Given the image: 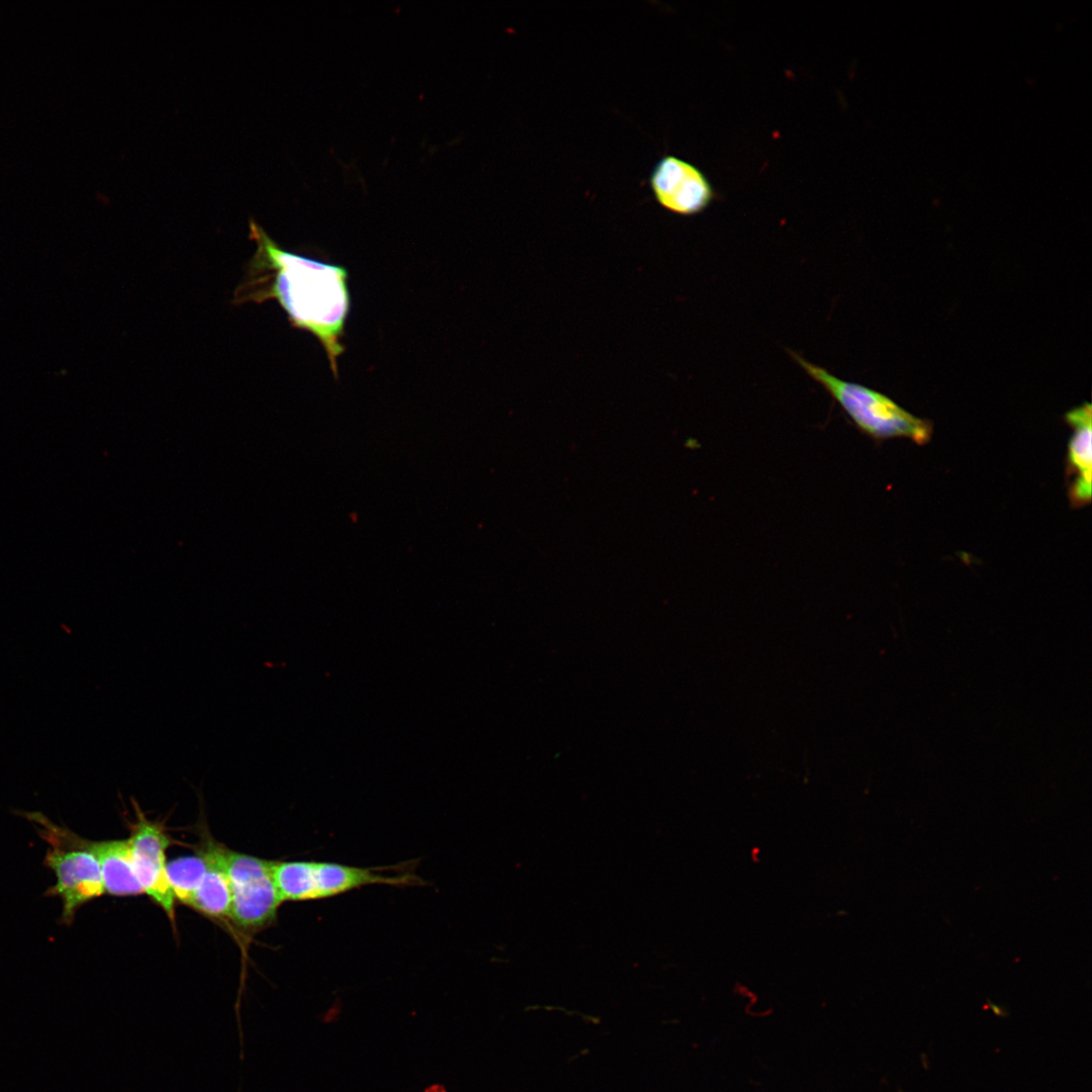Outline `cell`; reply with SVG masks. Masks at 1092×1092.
<instances>
[{
    "label": "cell",
    "mask_w": 1092,
    "mask_h": 1092,
    "mask_svg": "<svg viewBox=\"0 0 1092 1092\" xmlns=\"http://www.w3.org/2000/svg\"><path fill=\"white\" fill-rule=\"evenodd\" d=\"M249 230L256 251L236 290L235 302L276 300L292 327L309 332L321 342L337 376L350 310L347 270L283 249L254 219H250Z\"/></svg>",
    "instance_id": "cell-1"
},
{
    "label": "cell",
    "mask_w": 1092,
    "mask_h": 1092,
    "mask_svg": "<svg viewBox=\"0 0 1092 1092\" xmlns=\"http://www.w3.org/2000/svg\"><path fill=\"white\" fill-rule=\"evenodd\" d=\"M804 371L819 383L863 434L876 439L909 438L917 444L929 441L928 421L903 410L887 395L859 383L845 381L801 355L789 351Z\"/></svg>",
    "instance_id": "cell-2"
},
{
    "label": "cell",
    "mask_w": 1092,
    "mask_h": 1092,
    "mask_svg": "<svg viewBox=\"0 0 1092 1092\" xmlns=\"http://www.w3.org/2000/svg\"><path fill=\"white\" fill-rule=\"evenodd\" d=\"M390 868H360L327 861H274L273 878L283 901L331 898L365 886H416L413 873L387 875Z\"/></svg>",
    "instance_id": "cell-3"
},
{
    "label": "cell",
    "mask_w": 1092,
    "mask_h": 1092,
    "mask_svg": "<svg viewBox=\"0 0 1092 1092\" xmlns=\"http://www.w3.org/2000/svg\"><path fill=\"white\" fill-rule=\"evenodd\" d=\"M274 861L225 849L232 886L229 917L246 932H256L274 922L283 902L273 878Z\"/></svg>",
    "instance_id": "cell-4"
},
{
    "label": "cell",
    "mask_w": 1092,
    "mask_h": 1092,
    "mask_svg": "<svg viewBox=\"0 0 1092 1092\" xmlns=\"http://www.w3.org/2000/svg\"><path fill=\"white\" fill-rule=\"evenodd\" d=\"M135 821L129 823L127 839L133 870L144 893L159 905L175 923V897L167 877L166 849L172 838L162 823L147 818L138 801L131 798Z\"/></svg>",
    "instance_id": "cell-5"
},
{
    "label": "cell",
    "mask_w": 1092,
    "mask_h": 1092,
    "mask_svg": "<svg viewBox=\"0 0 1092 1092\" xmlns=\"http://www.w3.org/2000/svg\"><path fill=\"white\" fill-rule=\"evenodd\" d=\"M44 864L56 875V884L46 896L60 897L62 922L71 924L77 911L105 893L99 862L89 850L75 845L48 842Z\"/></svg>",
    "instance_id": "cell-6"
},
{
    "label": "cell",
    "mask_w": 1092,
    "mask_h": 1092,
    "mask_svg": "<svg viewBox=\"0 0 1092 1092\" xmlns=\"http://www.w3.org/2000/svg\"><path fill=\"white\" fill-rule=\"evenodd\" d=\"M649 186L660 206L680 215L701 213L717 197L701 169L672 155L657 161L649 176Z\"/></svg>",
    "instance_id": "cell-7"
},
{
    "label": "cell",
    "mask_w": 1092,
    "mask_h": 1092,
    "mask_svg": "<svg viewBox=\"0 0 1092 1092\" xmlns=\"http://www.w3.org/2000/svg\"><path fill=\"white\" fill-rule=\"evenodd\" d=\"M226 847L207 838L198 850L206 862L204 877L187 906L212 917L223 918L230 915L232 906V886L225 864Z\"/></svg>",
    "instance_id": "cell-8"
},
{
    "label": "cell",
    "mask_w": 1092,
    "mask_h": 1092,
    "mask_svg": "<svg viewBox=\"0 0 1092 1092\" xmlns=\"http://www.w3.org/2000/svg\"><path fill=\"white\" fill-rule=\"evenodd\" d=\"M1066 421L1075 433L1069 444V462L1078 471L1074 482L1091 484V405L1086 403L1066 415Z\"/></svg>",
    "instance_id": "cell-9"
},
{
    "label": "cell",
    "mask_w": 1092,
    "mask_h": 1092,
    "mask_svg": "<svg viewBox=\"0 0 1092 1092\" xmlns=\"http://www.w3.org/2000/svg\"><path fill=\"white\" fill-rule=\"evenodd\" d=\"M206 870L203 854L182 856L167 862V877L176 900L188 905L198 889Z\"/></svg>",
    "instance_id": "cell-10"
}]
</instances>
